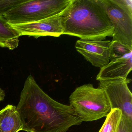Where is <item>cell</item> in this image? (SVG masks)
<instances>
[{
	"instance_id": "1",
	"label": "cell",
	"mask_w": 132,
	"mask_h": 132,
	"mask_svg": "<svg viewBox=\"0 0 132 132\" xmlns=\"http://www.w3.org/2000/svg\"><path fill=\"white\" fill-rule=\"evenodd\" d=\"M16 109L27 132H66L83 121L71 105H64L48 95L30 75L24 82Z\"/></svg>"
},
{
	"instance_id": "2",
	"label": "cell",
	"mask_w": 132,
	"mask_h": 132,
	"mask_svg": "<svg viewBox=\"0 0 132 132\" xmlns=\"http://www.w3.org/2000/svg\"><path fill=\"white\" fill-rule=\"evenodd\" d=\"M63 35L82 40H103L113 28L101 0H71L61 13Z\"/></svg>"
},
{
	"instance_id": "3",
	"label": "cell",
	"mask_w": 132,
	"mask_h": 132,
	"mask_svg": "<svg viewBox=\"0 0 132 132\" xmlns=\"http://www.w3.org/2000/svg\"><path fill=\"white\" fill-rule=\"evenodd\" d=\"M70 105L82 121L100 119L111 111V106L106 93L91 84L76 88L69 97Z\"/></svg>"
},
{
	"instance_id": "4",
	"label": "cell",
	"mask_w": 132,
	"mask_h": 132,
	"mask_svg": "<svg viewBox=\"0 0 132 132\" xmlns=\"http://www.w3.org/2000/svg\"><path fill=\"white\" fill-rule=\"evenodd\" d=\"M71 0H27L3 17L11 25L36 22L63 12Z\"/></svg>"
},
{
	"instance_id": "5",
	"label": "cell",
	"mask_w": 132,
	"mask_h": 132,
	"mask_svg": "<svg viewBox=\"0 0 132 132\" xmlns=\"http://www.w3.org/2000/svg\"><path fill=\"white\" fill-rule=\"evenodd\" d=\"M130 81L127 78L100 80L98 88L106 93L112 109H119L132 119V94L127 85Z\"/></svg>"
},
{
	"instance_id": "6",
	"label": "cell",
	"mask_w": 132,
	"mask_h": 132,
	"mask_svg": "<svg viewBox=\"0 0 132 132\" xmlns=\"http://www.w3.org/2000/svg\"><path fill=\"white\" fill-rule=\"evenodd\" d=\"M113 28L112 41H117L132 48V16L114 3L101 0Z\"/></svg>"
},
{
	"instance_id": "7",
	"label": "cell",
	"mask_w": 132,
	"mask_h": 132,
	"mask_svg": "<svg viewBox=\"0 0 132 132\" xmlns=\"http://www.w3.org/2000/svg\"><path fill=\"white\" fill-rule=\"evenodd\" d=\"M19 33L20 36L59 37L63 35V30L61 13L36 22L11 25Z\"/></svg>"
},
{
	"instance_id": "8",
	"label": "cell",
	"mask_w": 132,
	"mask_h": 132,
	"mask_svg": "<svg viewBox=\"0 0 132 132\" xmlns=\"http://www.w3.org/2000/svg\"><path fill=\"white\" fill-rule=\"evenodd\" d=\"M110 40L80 39L75 47L88 61L95 67L102 68L109 62Z\"/></svg>"
},
{
	"instance_id": "9",
	"label": "cell",
	"mask_w": 132,
	"mask_h": 132,
	"mask_svg": "<svg viewBox=\"0 0 132 132\" xmlns=\"http://www.w3.org/2000/svg\"><path fill=\"white\" fill-rule=\"evenodd\" d=\"M132 69V52L126 56L110 61L105 66L100 68L96 80H108L127 78Z\"/></svg>"
},
{
	"instance_id": "10",
	"label": "cell",
	"mask_w": 132,
	"mask_h": 132,
	"mask_svg": "<svg viewBox=\"0 0 132 132\" xmlns=\"http://www.w3.org/2000/svg\"><path fill=\"white\" fill-rule=\"evenodd\" d=\"M22 130L16 106L8 105L0 110V132H18Z\"/></svg>"
},
{
	"instance_id": "11",
	"label": "cell",
	"mask_w": 132,
	"mask_h": 132,
	"mask_svg": "<svg viewBox=\"0 0 132 132\" xmlns=\"http://www.w3.org/2000/svg\"><path fill=\"white\" fill-rule=\"evenodd\" d=\"M19 33L3 17H0V47L14 50L18 47Z\"/></svg>"
},
{
	"instance_id": "12",
	"label": "cell",
	"mask_w": 132,
	"mask_h": 132,
	"mask_svg": "<svg viewBox=\"0 0 132 132\" xmlns=\"http://www.w3.org/2000/svg\"><path fill=\"white\" fill-rule=\"evenodd\" d=\"M122 112L118 109H111L99 132H118Z\"/></svg>"
},
{
	"instance_id": "13",
	"label": "cell",
	"mask_w": 132,
	"mask_h": 132,
	"mask_svg": "<svg viewBox=\"0 0 132 132\" xmlns=\"http://www.w3.org/2000/svg\"><path fill=\"white\" fill-rule=\"evenodd\" d=\"M110 61L122 57L132 52V48L117 41H110L109 45Z\"/></svg>"
},
{
	"instance_id": "14",
	"label": "cell",
	"mask_w": 132,
	"mask_h": 132,
	"mask_svg": "<svg viewBox=\"0 0 132 132\" xmlns=\"http://www.w3.org/2000/svg\"><path fill=\"white\" fill-rule=\"evenodd\" d=\"M27 0H0V17H3L8 12Z\"/></svg>"
},
{
	"instance_id": "15",
	"label": "cell",
	"mask_w": 132,
	"mask_h": 132,
	"mask_svg": "<svg viewBox=\"0 0 132 132\" xmlns=\"http://www.w3.org/2000/svg\"><path fill=\"white\" fill-rule=\"evenodd\" d=\"M118 132H132V119L122 114Z\"/></svg>"
},
{
	"instance_id": "16",
	"label": "cell",
	"mask_w": 132,
	"mask_h": 132,
	"mask_svg": "<svg viewBox=\"0 0 132 132\" xmlns=\"http://www.w3.org/2000/svg\"><path fill=\"white\" fill-rule=\"evenodd\" d=\"M120 8L132 16V1L131 0H113Z\"/></svg>"
},
{
	"instance_id": "17",
	"label": "cell",
	"mask_w": 132,
	"mask_h": 132,
	"mask_svg": "<svg viewBox=\"0 0 132 132\" xmlns=\"http://www.w3.org/2000/svg\"><path fill=\"white\" fill-rule=\"evenodd\" d=\"M6 94L3 89L0 88V102L3 101L5 98Z\"/></svg>"
}]
</instances>
